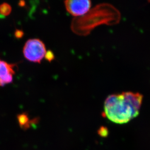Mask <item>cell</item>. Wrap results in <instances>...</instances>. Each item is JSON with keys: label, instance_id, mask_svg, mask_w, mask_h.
<instances>
[{"label": "cell", "instance_id": "obj_1", "mask_svg": "<svg viewBox=\"0 0 150 150\" xmlns=\"http://www.w3.org/2000/svg\"><path fill=\"white\" fill-rule=\"evenodd\" d=\"M143 100L139 93L124 92L108 97L104 103L105 116L117 124L127 123L139 115Z\"/></svg>", "mask_w": 150, "mask_h": 150}, {"label": "cell", "instance_id": "obj_2", "mask_svg": "<svg viewBox=\"0 0 150 150\" xmlns=\"http://www.w3.org/2000/svg\"><path fill=\"white\" fill-rule=\"evenodd\" d=\"M45 45L38 38L28 40L23 48V54L25 58L32 62L40 63L46 52Z\"/></svg>", "mask_w": 150, "mask_h": 150}, {"label": "cell", "instance_id": "obj_3", "mask_svg": "<svg viewBox=\"0 0 150 150\" xmlns=\"http://www.w3.org/2000/svg\"><path fill=\"white\" fill-rule=\"evenodd\" d=\"M67 11L74 16H80L87 13L91 8L89 0H68L64 1Z\"/></svg>", "mask_w": 150, "mask_h": 150}, {"label": "cell", "instance_id": "obj_4", "mask_svg": "<svg viewBox=\"0 0 150 150\" xmlns=\"http://www.w3.org/2000/svg\"><path fill=\"white\" fill-rule=\"evenodd\" d=\"M15 64H10L6 61L0 59V86H3L13 81L15 74Z\"/></svg>", "mask_w": 150, "mask_h": 150}, {"label": "cell", "instance_id": "obj_5", "mask_svg": "<svg viewBox=\"0 0 150 150\" xmlns=\"http://www.w3.org/2000/svg\"><path fill=\"white\" fill-rule=\"evenodd\" d=\"M18 123L23 128L28 127L30 125L29 119L27 114L23 113L19 114L18 116Z\"/></svg>", "mask_w": 150, "mask_h": 150}, {"label": "cell", "instance_id": "obj_6", "mask_svg": "<svg viewBox=\"0 0 150 150\" xmlns=\"http://www.w3.org/2000/svg\"><path fill=\"white\" fill-rule=\"evenodd\" d=\"M12 7L7 3H3L0 4V14L3 16H7L11 13Z\"/></svg>", "mask_w": 150, "mask_h": 150}, {"label": "cell", "instance_id": "obj_7", "mask_svg": "<svg viewBox=\"0 0 150 150\" xmlns=\"http://www.w3.org/2000/svg\"><path fill=\"white\" fill-rule=\"evenodd\" d=\"M98 134L102 137H106L108 136L109 131L108 128L105 126H102L98 129Z\"/></svg>", "mask_w": 150, "mask_h": 150}, {"label": "cell", "instance_id": "obj_8", "mask_svg": "<svg viewBox=\"0 0 150 150\" xmlns=\"http://www.w3.org/2000/svg\"><path fill=\"white\" fill-rule=\"evenodd\" d=\"M44 57L47 60V61L49 62H51L54 59L55 55L54 54V52L52 51L48 50V51H46Z\"/></svg>", "mask_w": 150, "mask_h": 150}, {"label": "cell", "instance_id": "obj_9", "mask_svg": "<svg viewBox=\"0 0 150 150\" xmlns=\"http://www.w3.org/2000/svg\"><path fill=\"white\" fill-rule=\"evenodd\" d=\"M24 32L21 29H16L14 32V36L17 39H20L24 36Z\"/></svg>", "mask_w": 150, "mask_h": 150}, {"label": "cell", "instance_id": "obj_10", "mask_svg": "<svg viewBox=\"0 0 150 150\" xmlns=\"http://www.w3.org/2000/svg\"><path fill=\"white\" fill-rule=\"evenodd\" d=\"M25 5V2L24 1H21L18 3V6H21V7L24 6Z\"/></svg>", "mask_w": 150, "mask_h": 150}]
</instances>
